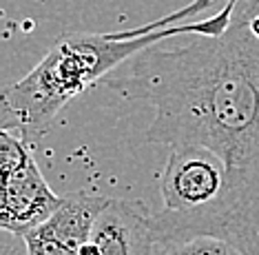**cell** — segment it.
<instances>
[{
	"mask_svg": "<svg viewBox=\"0 0 259 255\" xmlns=\"http://www.w3.org/2000/svg\"><path fill=\"white\" fill-rule=\"evenodd\" d=\"M241 255H259V229L252 233V238L248 242V246L244 248V253Z\"/></svg>",
	"mask_w": 259,
	"mask_h": 255,
	"instance_id": "obj_9",
	"label": "cell"
},
{
	"mask_svg": "<svg viewBox=\"0 0 259 255\" xmlns=\"http://www.w3.org/2000/svg\"><path fill=\"white\" fill-rule=\"evenodd\" d=\"M228 189V169L222 156L206 147L170 149L162 173L164 211L175 215L210 211L222 204Z\"/></svg>",
	"mask_w": 259,
	"mask_h": 255,
	"instance_id": "obj_4",
	"label": "cell"
},
{
	"mask_svg": "<svg viewBox=\"0 0 259 255\" xmlns=\"http://www.w3.org/2000/svg\"><path fill=\"white\" fill-rule=\"evenodd\" d=\"M25 242H27V251L29 255H78L73 253L71 248H67L64 244H60L54 235L47 231L42 224L31 231H27L25 235Z\"/></svg>",
	"mask_w": 259,
	"mask_h": 255,
	"instance_id": "obj_7",
	"label": "cell"
},
{
	"mask_svg": "<svg viewBox=\"0 0 259 255\" xmlns=\"http://www.w3.org/2000/svg\"><path fill=\"white\" fill-rule=\"evenodd\" d=\"M0 156H3L0 227L25 235L27 231L49 220L60 209L62 198L47 185L22 135L0 131Z\"/></svg>",
	"mask_w": 259,
	"mask_h": 255,
	"instance_id": "obj_3",
	"label": "cell"
},
{
	"mask_svg": "<svg viewBox=\"0 0 259 255\" xmlns=\"http://www.w3.org/2000/svg\"><path fill=\"white\" fill-rule=\"evenodd\" d=\"M0 255H29L25 238L14 233V231L3 229V233H0Z\"/></svg>",
	"mask_w": 259,
	"mask_h": 255,
	"instance_id": "obj_8",
	"label": "cell"
},
{
	"mask_svg": "<svg viewBox=\"0 0 259 255\" xmlns=\"http://www.w3.org/2000/svg\"><path fill=\"white\" fill-rule=\"evenodd\" d=\"M155 255H241V253L233 244H228V242L220 238L199 235V238H191V240L160 244Z\"/></svg>",
	"mask_w": 259,
	"mask_h": 255,
	"instance_id": "obj_6",
	"label": "cell"
},
{
	"mask_svg": "<svg viewBox=\"0 0 259 255\" xmlns=\"http://www.w3.org/2000/svg\"><path fill=\"white\" fill-rule=\"evenodd\" d=\"M78 255H100V248H98V244H93V242L89 240L87 244H82Z\"/></svg>",
	"mask_w": 259,
	"mask_h": 255,
	"instance_id": "obj_10",
	"label": "cell"
},
{
	"mask_svg": "<svg viewBox=\"0 0 259 255\" xmlns=\"http://www.w3.org/2000/svg\"><path fill=\"white\" fill-rule=\"evenodd\" d=\"M89 240L98 244L100 255H155L160 246L151 213L135 202L111 198L100 211Z\"/></svg>",
	"mask_w": 259,
	"mask_h": 255,
	"instance_id": "obj_5",
	"label": "cell"
},
{
	"mask_svg": "<svg viewBox=\"0 0 259 255\" xmlns=\"http://www.w3.org/2000/svg\"><path fill=\"white\" fill-rule=\"evenodd\" d=\"M104 82L122 100L153 106L144 142L206 147L226 162L222 204L193 215L162 209L153 215L157 242L210 235L244 253L259 229V11L235 3L222 35H197L178 49L153 45Z\"/></svg>",
	"mask_w": 259,
	"mask_h": 255,
	"instance_id": "obj_1",
	"label": "cell"
},
{
	"mask_svg": "<svg viewBox=\"0 0 259 255\" xmlns=\"http://www.w3.org/2000/svg\"><path fill=\"white\" fill-rule=\"evenodd\" d=\"M235 3L237 0H193L144 27L60 35L42 60L3 93V131L18 135L47 133L58 114L75 96L144 49L180 35H222L231 27Z\"/></svg>",
	"mask_w": 259,
	"mask_h": 255,
	"instance_id": "obj_2",
	"label": "cell"
}]
</instances>
